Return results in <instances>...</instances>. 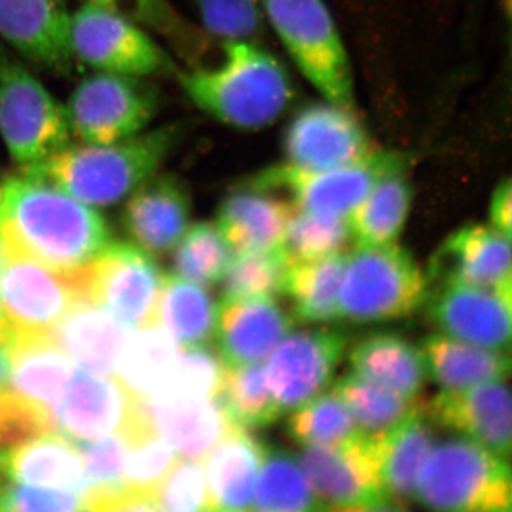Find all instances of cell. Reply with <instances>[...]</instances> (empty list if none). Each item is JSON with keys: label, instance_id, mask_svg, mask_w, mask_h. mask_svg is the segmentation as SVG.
<instances>
[{"label": "cell", "instance_id": "obj_1", "mask_svg": "<svg viewBox=\"0 0 512 512\" xmlns=\"http://www.w3.org/2000/svg\"><path fill=\"white\" fill-rule=\"evenodd\" d=\"M109 244V227L99 212L66 191L25 174L0 184V247L70 272Z\"/></svg>", "mask_w": 512, "mask_h": 512}, {"label": "cell", "instance_id": "obj_2", "mask_svg": "<svg viewBox=\"0 0 512 512\" xmlns=\"http://www.w3.org/2000/svg\"><path fill=\"white\" fill-rule=\"evenodd\" d=\"M221 46L214 66L178 70L175 79L191 103L212 120L242 131L262 130L281 120L295 99L284 63L255 40Z\"/></svg>", "mask_w": 512, "mask_h": 512}, {"label": "cell", "instance_id": "obj_3", "mask_svg": "<svg viewBox=\"0 0 512 512\" xmlns=\"http://www.w3.org/2000/svg\"><path fill=\"white\" fill-rule=\"evenodd\" d=\"M184 136V123H170L104 146H66L28 165L23 174L55 185L84 204L107 207L153 177Z\"/></svg>", "mask_w": 512, "mask_h": 512}, {"label": "cell", "instance_id": "obj_4", "mask_svg": "<svg viewBox=\"0 0 512 512\" xmlns=\"http://www.w3.org/2000/svg\"><path fill=\"white\" fill-rule=\"evenodd\" d=\"M413 500L429 512H512V463L463 437L440 441Z\"/></svg>", "mask_w": 512, "mask_h": 512}, {"label": "cell", "instance_id": "obj_5", "mask_svg": "<svg viewBox=\"0 0 512 512\" xmlns=\"http://www.w3.org/2000/svg\"><path fill=\"white\" fill-rule=\"evenodd\" d=\"M266 25L323 99L356 109L352 63L325 0H262Z\"/></svg>", "mask_w": 512, "mask_h": 512}, {"label": "cell", "instance_id": "obj_6", "mask_svg": "<svg viewBox=\"0 0 512 512\" xmlns=\"http://www.w3.org/2000/svg\"><path fill=\"white\" fill-rule=\"evenodd\" d=\"M416 259L399 245H359L346 256L340 286V319L360 325L413 316L430 296Z\"/></svg>", "mask_w": 512, "mask_h": 512}, {"label": "cell", "instance_id": "obj_7", "mask_svg": "<svg viewBox=\"0 0 512 512\" xmlns=\"http://www.w3.org/2000/svg\"><path fill=\"white\" fill-rule=\"evenodd\" d=\"M69 274L80 301L96 303L130 329L158 326L165 275L144 249L109 244Z\"/></svg>", "mask_w": 512, "mask_h": 512}, {"label": "cell", "instance_id": "obj_8", "mask_svg": "<svg viewBox=\"0 0 512 512\" xmlns=\"http://www.w3.org/2000/svg\"><path fill=\"white\" fill-rule=\"evenodd\" d=\"M412 156L376 148L356 163L325 171H305L289 164L272 165L248 178L249 183L279 192L298 210L329 217H349L384 175L409 168Z\"/></svg>", "mask_w": 512, "mask_h": 512}, {"label": "cell", "instance_id": "obj_9", "mask_svg": "<svg viewBox=\"0 0 512 512\" xmlns=\"http://www.w3.org/2000/svg\"><path fill=\"white\" fill-rule=\"evenodd\" d=\"M66 109L23 66L0 49V134L18 163H40L69 146Z\"/></svg>", "mask_w": 512, "mask_h": 512}, {"label": "cell", "instance_id": "obj_10", "mask_svg": "<svg viewBox=\"0 0 512 512\" xmlns=\"http://www.w3.org/2000/svg\"><path fill=\"white\" fill-rule=\"evenodd\" d=\"M158 92L144 77L97 73L74 89L66 109L70 131L84 144H113L146 131Z\"/></svg>", "mask_w": 512, "mask_h": 512}, {"label": "cell", "instance_id": "obj_11", "mask_svg": "<svg viewBox=\"0 0 512 512\" xmlns=\"http://www.w3.org/2000/svg\"><path fill=\"white\" fill-rule=\"evenodd\" d=\"M70 47L73 57L101 73L147 79L180 70L146 29L94 3L70 16Z\"/></svg>", "mask_w": 512, "mask_h": 512}, {"label": "cell", "instance_id": "obj_12", "mask_svg": "<svg viewBox=\"0 0 512 512\" xmlns=\"http://www.w3.org/2000/svg\"><path fill=\"white\" fill-rule=\"evenodd\" d=\"M282 147L285 163L305 171L356 163L376 150L356 109L325 99L296 111L285 128Z\"/></svg>", "mask_w": 512, "mask_h": 512}, {"label": "cell", "instance_id": "obj_13", "mask_svg": "<svg viewBox=\"0 0 512 512\" xmlns=\"http://www.w3.org/2000/svg\"><path fill=\"white\" fill-rule=\"evenodd\" d=\"M79 301L69 272L55 271L28 255L2 248L0 313L10 333L50 335Z\"/></svg>", "mask_w": 512, "mask_h": 512}, {"label": "cell", "instance_id": "obj_14", "mask_svg": "<svg viewBox=\"0 0 512 512\" xmlns=\"http://www.w3.org/2000/svg\"><path fill=\"white\" fill-rule=\"evenodd\" d=\"M346 346V336L332 329L291 332L279 343L265 367L282 416L315 399L329 386Z\"/></svg>", "mask_w": 512, "mask_h": 512}, {"label": "cell", "instance_id": "obj_15", "mask_svg": "<svg viewBox=\"0 0 512 512\" xmlns=\"http://www.w3.org/2000/svg\"><path fill=\"white\" fill-rule=\"evenodd\" d=\"M313 490L328 507L389 501L380 477L377 437L360 436L329 447H303L299 456Z\"/></svg>", "mask_w": 512, "mask_h": 512}, {"label": "cell", "instance_id": "obj_16", "mask_svg": "<svg viewBox=\"0 0 512 512\" xmlns=\"http://www.w3.org/2000/svg\"><path fill=\"white\" fill-rule=\"evenodd\" d=\"M431 423L512 463V387L488 382L441 390L424 406Z\"/></svg>", "mask_w": 512, "mask_h": 512}, {"label": "cell", "instance_id": "obj_17", "mask_svg": "<svg viewBox=\"0 0 512 512\" xmlns=\"http://www.w3.org/2000/svg\"><path fill=\"white\" fill-rule=\"evenodd\" d=\"M134 407L136 397L117 377L74 369L52 416L62 436L72 441H93L126 429Z\"/></svg>", "mask_w": 512, "mask_h": 512}, {"label": "cell", "instance_id": "obj_18", "mask_svg": "<svg viewBox=\"0 0 512 512\" xmlns=\"http://www.w3.org/2000/svg\"><path fill=\"white\" fill-rule=\"evenodd\" d=\"M429 318L443 335L494 352L512 353L510 309L497 288L448 285L430 292Z\"/></svg>", "mask_w": 512, "mask_h": 512}, {"label": "cell", "instance_id": "obj_19", "mask_svg": "<svg viewBox=\"0 0 512 512\" xmlns=\"http://www.w3.org/2000/svg\"><path fill=\"white\" fill-rule=\"evenodd\" d=\"M512 275V245L490 225L468 224L448 235L427 269L429 284L497 288Z\"/></svg>", "mask_w": 512, "mask_h": 512}, {"label": "cell", "instance_id": "obj_20", "mask_svg": "<svg viewBox=\"0 0 512 512\" xmlns=\"http://www.w3.org/2000/svg\"><path fill=\"white\" fill-rule=\"evenodd\" d=\"M293 326L295 318L274 298L222 299L215 330L222 365L261 363L292 332Z\"/></svg>", "mask_w": 512, "mask_h": 512}, {"label": "cell", "instance_id": "obj_21", "mask_svg": "<svg viewBox=\"0 0 512 512\" xmlns=\"http://www.w3.org/2000/svg\"><path fill=\"white\" fill-rule=\"evenodd\" d=\"M188 185L174 174L153 175L127 202L123 224L128 237L148 254L173 251L190 225Z\"/></svg>", "mask_w": 512, "mask_h": 512}, {"label": "cell", "instance_id": "obj_22", "mask_svg": "<svg viewBox=\"0 0 512 512\" xmlns=\"http://www.w3.org/2000/svg\"><path fill=\"white\" fill-rule=\"evenodd\" d=\"M70 16L66 0H0V37L32 62L69 73Z\"/></svg>", "mask_w": 512, "mask_h": 512}, {"label": "cell", "instance_id": "obj_23", "mask_svg": "<svg viewBox=\"0 0 512 512\" xmlns=\"http://www.w3.org/2000/svg\"><path fill=\"white\" fill-rule=\"evenodd\" d=\"M296 207L279 192L244 181L218 208V225L238 254L279 248Z\"/></svg>", "mask_w": 512, "mask_h": 512}, {"label": "cell", "instance_id": "obj_24", "mask_svg": "<svg viewBox=\"0 0 512 512\" xmlns=\"http://www.w3.org/2000/svg\"><path fill=\"white\" fill-rule=\"evenodd\" d=\"M137 403L148 426L180 458L204 460L232 427L212 399L164 397Z\"/></svg>", "mask_w": 512, "mask_h": 512}, {"label": "cell", "instance_id": "obj_25", "mask_svg": "<svg viewBox=\"0 0 512 512\" xmlns=\"http://www.w3.org/2000/svg\"><path fill=\"white\" fill-rule=\"evenodd\" d=\"M266 444L249 430L232 426L204 463L210 512H252Z\"/></svg>", "mask_w": 512, "mask_h": 512}, {"label": "cell", "instance_id": "obj_26", "mask_svg": "<svg viewBox=\"0 0 512 512\" xmlns=\"http://www.w3.org/2000/svg\"><path fill=\"white\" fill-rule=\"evenodd\" d=\"M96 303L79 301L50 332L57 346L82 366L101 376H116L130 332Z\"/></svg>", "mask_w": 512, "mask_h": 512}, {"label": "cell", "instance_id": "obj_27", "mask_svg": "<svg viewBox=\"0 0 512 512\" xmlns=\"http://www.w3.org/2000/svg\"><path fill=\"white\" fill-rule=\"evenodd\" d=\"M74 367L72 359L50 335L10 333L6 390L52 412L66 389Z\"/></svg>", "mask_w": 512, "mask_h": 512}, {"label": "cell", "instance_id": "obj_28", "mask_svg": "<svg viewBox=\"0 0 512 512\" xmlns=\"http://www.w3.org/2000/svg\"><path fill=\"white\" fill-rule=\"evenodd\" d=\"M6 481L86 493L82 454L74 441L55 433L0 453Z\"/></svg>", "mask_w": 512, "mask_h": 512}, {"label": "cell", "instance_id": "obj_29", "mask_svg": "<svg viewBox=\"0 0 512 512\" xmlns=\"http://www.w3.org/2000/svg\"><path fill=\"white\" fill-rule=\"evenodd\" d=\"M420 352L427 377L441 390L512 380V353L478 348L443 333L427 336Z\"/></svg>", "mask_w": 512, "mask_h": 512}, {"label": "cell", "instance_id": "obj_30", "mask_svg": "<svg viewBox=\"0 0 512 512\" xmlns=\"http://www.w3.org/2000/svg\"><path fill=\"white\" fill-rule=\"evenodd\" d=\"M353 373L406 397H419L427 372L420 348L396 333H373L349 352Z\"/></svg>", "mask_w": 512, "mask_h": 512}, {"label": "cell", "instance_id": "obj_31", "mask_svg": "<svg viewBox=\"0 0 512 512\" xmlns=\"http://www.w3.org/2000/svg\"><path fill=\"white\" fill-rule=\"evenodd\" d=\"M377 444L384 491L390 500L402 504L413 500L421 468L436 444L426 410L412 414L389 433L377 437Z\"/></svg>", "mask_w": 512, "mask_h": 512}, {"label": "cell", "instance_id": "obj_32", "mask_svg": "<svg viewBox=\"0 0 512 512\" xmlns=\"http://www.w3.org/2000/svg\"><path fill=\"white\" fill-rule=\"evenodd\" d=\"M218 305L202 285L165 275L158 326L180 349L207 348L215 339Z\"/></svg>", "mask_w": 512, "mask_h": 512}, {"label": "cell", "instance_id": "obj_33", "mask_svg": "<svg viewBox=\"0 0 512 512\" xmlns=\"http://www.w3.org/2000/svg\"><path fill=\"white\" fill-rule=\"evenodd\" d=\"M346 256L329 255L289 266L284 295L291 301L292 316L298 322L328 323L340 319L339 295Z\"/></svg>", "mask_w": 512, "mask_h": 512}, {"label": "cell", "instance_id": "obj_34", "mask_svg": "<svg viewBox=\"0 0 512 512\" xmlns=\"http://www.w3.org/2000/svg\"><path fill=\"white\" fill-rule=\"evenodd\" d=\"M409 168L384 175L349 215L353 239L359 245L393 244L409 218L413 187Z\"/></svg>", "mask_w": 512, "mask_h": 512}, {"label": "cell", "instance_id": "obj_35", "mask_svg": "<svg viewBox=\"0 0 512 512\" xmlns=\"http://www.w3.org/2000/svg\"><path fill=\"white\" fill-rule=\"evenodd\" d=\"M178 355L180 348L160 326L134 329L114 377L137 399H156L170 382Z\"/></svg>", "mask_w": 512, "mask_h": 512}, {"label": "cell", "instance_id": "obj_36", "mask_svg": "<svg viewBox=\"0 0 512 512\" xmlns=\"http://www.w3.org/2000/svg\"><path fill=\"white\" fill-rule=\"evenodd\" d=\"M214 400L228 423L239 429H264L282 417L262 363L222 367Z\"/></svg>", "mask_w": 512, "mask_h": 512}, {"label": "cell", "instance_id": "obj_37", "mask_svg": "<svg viewBox=\"0 0 512 512\" xmlns=\"http://www.w3.org/2000/svg\"><path fill=\"white\" fill-rule=\"evenodd\" d=\"M299 457L281 447H266L256 481L252 512H325Z\"/></svg>", "mask_w": 512, "mask_h": 512}, {"label": "cell", "instance_id": "obj_38", "mask_svg": "<svg viewBox=\"0 0 512 512\" xmlns=\"http://www.w3.org/2000/svg\"><path fill=\"white\" fill-rule=\"evenodd\" d=\"M333 392L348 407L360 433L369 437L384 436L407 417L424 409L419 397L403 396L355 373L340 377Z\"/></svg>", "mask_w": 512, "mask_h": 512}, {"label": "cell", "instance_id": "obj_39", "mask_svg": "<svg viewBox=\"0 0 512 512\" xmlns=\"http://www.w3.org/2000/svg\"><path fill=\"white\" fill-rule=\"evenodd\" d=\"M90 3L164 37L188 67L201 64L202 56L207 52L210 37L184 19L170 0H90Z\"/></svg>", "mask_w": 512, "mask_h": 512}, {"label": "cell", "instance_id": "obj_40", "mask_svg": "<svg viewBox=\"0 0 512 512\" xmlns=\"http://www.w3.org/2000/svg\"><path fill=\"white\" fill-rule=\"evenodd\" d=\"M286 431L302 447L338 446L362 434L348 407L335 392L320 393L293 410Z\"/></svg>", "mask_w": 512, "mask_h": 512}, {"label": "cell", "instance_id": "obj_41", "mask_svg": "<svg viewBox=\"0 0 512 512\" xmlns=\"http://www.w3.org/2000/svg\"><path fill=\"white\" fill-rule=\"evenodd\" d=\"M289 266L291 262L281 247L238 254L231 259L222 278V299L284 295Z\"/></svg>", "mask_w": 512, "mask_h": 512}, {"label": "cell", "instance_id": "obj_42", "mask_svg": "<svg viewBox=\"0 0 512 512\" xmlns=\"http://www.w3.org/2000/svg\"><path fill=\"white\" fill-rule=\"evenodd\" d=\"M352 241L348 218L312 214L296 208L285 229L281 248L293 264L342 254Z\"/></svg>", "mask_w": 512, "mask_h": 512}, {"label": "cell", "instance_id": "obj_43", "mask_svg": "<svg viewBox=\"0 0 512 512\" xmlns=\"http://www.w3.org/2000/svg\"><path fill=\"white\" fill-rule=\"evenodd\" d=\"M231 245L210 222L195 224L178 242L173 264L178 276L202 286L218 284L231 262Z\"/></svg>", "mask_w": 512, "mask_h": 512}, {"label": "cell", "instance_id": "obj_44", "mask_svg": "<svg viewBox=\"0 0 512 512\" xmlns=\"http://www.w3.org/2000/svg\"><path fill=\"white\" fill-rule=\"evenodd\" d=\"M127 439L124 487L131 493L153 497L158 485L178 460L177 453L143 421L120 431Z\"/></svg>", "mask_w": 512, "mask_h": 512}, {"label": "cell", "instance_id": "obj_45", "mask_svg": "<svg viewBox=\"0 0 512 512\" xmlns=\"http://www.w3.org/2000/svg\"><path fill=\"white\" fill-rule=\"evenodd\" d=\"M202 32L218 42L255 40L266 32L262 0H192Z\"/></svg>", "mask_w": 512, "mask_h": 512}, {"label": "cell", "instance_id": "obj_46", "mask_svg": "<svg viewBox=\"0 0 512 512\" xmlns=\"http://www.w3.org/2000/svg\"><path fill=\"white\" fill-rule=\"evenodd\" d=\"M82 454L87 490L84 497H101L126 490L124 464L127 439L123 433H114L93 441H74Z\"/></svg>", "mask_w": 512, "mask_h": 512}, {"label": "cell", "instance_id": "obj_47", "mask_svg": "<svg viewBox=\"0 0 512 512\" xmlns=\"http://www.w3.org/2000/svg\"><path fill=\"white\" fill-rule=\"evenodd\" d=\"M153 500L158 512H210L204 463L178 458Z\"/></svg>", "mask_w": 512, "mask_h": 512}, {"label": "cell", "instance_id": "obj_48", "mask_svg": "<svg viewBox=\"0 0 512 512\" xmlns=\"http://www.w3.org/2000/svg\"><path fill=\"white\" fill-rule=\"evenodd\" d=\"M222 363L207 348L180 349L170 382L160 396L188 397V399H212L220 384ZM150 400V399H148Z\"/></svg>", "mask_w": 512, "mask_h": 512}, {"label": "cell", "instance_id": "obj_49", "mask_svg": "<svg viewBox=\"0 0 512 512\" xmlns=\"http://www.w3.org/2000/svg\"><path fill=\"white\" fill-rule=\"evenodd\" d=\"M55 433L50 410L26 402L9 390L0 392V453Z\"/></svg>", "mask_w": 512, "mask_h": 512}, {"label": "cell", "instance_id": "obj_50", "mask_svg": "<svg viewBox=\"0 0 512 512\" xmlns=\"http://www.w3.org/2000/svg\"><path fill=\"white\" fill-rule=\"evenodd\" d=\"M0 512H89V507L83 493L5 481Z\"/></svg>", "mask_w": 512, "mask_h": 512}, {"label": "cell", "instance_id": "obj_51", "mask_svg": "<svg viewBox=\"0 0 512 512\" xmlns=\"http://www.w3.org/2000/svg\"><path fill=\"white\" fill-rule=\"evenodd\" d=\"M488 225L512 245V175L500 181L491 194Z\"/></svg>", "mask_w": 512, "mask_h": 512}, {"label": "cell", "instance_id": "obj_52", "mask_svg": "<svg viewBox=\"0 0 512 512\" xmlns=\"http://www.w3.org/2000/svg\"><path fill=\"white\" fill-rule=\"evenodd\" d=\"M86 501L89 512H158L153 497L128 490Z\"/></svg>", "mask_w": 512, "mask_h": 512}, {"label": "cell", "instance_id": "obj_53", "mask_svg": "<svg viewBox=\"0 0 512 512\" xmlns=\"http://www.w3.org/2000/svg\"><path fill=\"white\" fill-rule=\"evenodd\" d=\"M325 512H407L404 504L399 501H384L372 505H357V507H326Z\"/></svg>", "mask_w": 512, "mask_h": 512}, {"label": "cell", "instance_id": "obj_54", "mask_svg": "<svg viewBox=\"0 0 512 512\" xmlns=\"http://www.w3.org/2000/svg\"><path fill=\"white\" fill-rule=\"evenodd\" d=\"M9 338L0 336V392L6 387L9 373Z\"/></svg>", "mask_w": 512, "mask_h": 512}, {"label": "cell", "instance_id": "obj_55", "mask_svg": "<svg viewBox=\"0 0 512 512\" xmlns=\"http://www.w3.org/2000/svg\"><path fill=\"white\" fill-rule=\"evenodd\" d=\"M501 9L507 23L508 39H510V55L512 60V0H501Z\"/></svg>", "mask_w": 512, "mask_h": 512}, {"label": "cell", "instance_id": "obj_56", "mask_svg": "<svg viewBox=\"0 0 512 512\" xmlns=\"http://www.w3.org/2000/svg\"><path fill=\"white\" fill-rule=\"evenodd\" d=\"M498 292L503 296L505 303H507L508 309H510L512 319V275L510 278L505 279L503 284L497 286Z\"/></svg>", "mask_w": 512, "mask_h": 512}, {"label": "cell", "instance_id": "obj_57", "mask_svg": "<svg viewBox=\"0 0 512 512\" xmlns=\"http://www.w3.org/2000/svg\"><path fill=\"white\" fill-rule=\"evenodd\" d=\"M0 266H2V247H0ZM0 336H10L8 326L2 318V313H0Z\"/></svg>", "mask_w": 512, "mask_h": 512}, {"label": "cell", "instance_id": "obj_58", "mask_svg": "<svg viewBox=\"0 0 512 512\" xmlns=\"http://www.w3.org/2000/svg\"><path fill=\"white\" fill-rule=\"evenodd\" d=\"M5 478H3L2 476V473H0V485H2L3 483H5Z\"/></svg>", "mask_w": 512, "mask_h": 512}]
</instances>
